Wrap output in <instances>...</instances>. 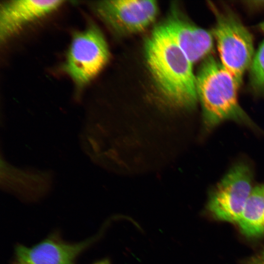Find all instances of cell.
Returning <instances> with one entry per match:
<instances>
[{"label":"cell","mask_w":264,"mask_h":264,"mask_svg":"<svg viewBox=\"0 0 264 264\" xmlns=\"http://www.w3.org/2000/svg\"><path fill=\"white\" fill-rule=\"evenodd\" d=\"M237 223L246 236L264 234V184L252 189Z\"/></svg>","instance_id":"30bf717a"},{"label":"cell","mask_w":264,"mask_h":264,"mask_svg":"<svg viewBox=\"0 0 264 264\" xmlns=\"http://www.w3.org/2000/svg\"><path fill=\"white\" fill-rule=\"evenodd\" d=\"M216 23L212 35L217 41L220 63L240 86L254 57L250 33L235 14L212 6Z\"/></svg>","instance_id":"3957f363"},{"label":"cell","mask_w":264,"mask_h":264,"mask_svg":"<svg viewBox=\"0 0 264 264\" xmlns=\"http://www.w3.org/2000/svg\"><path fill=\"white\" fill-rule=\"evenodd\" d=\"M252 173L243 162L235 165L212 191L207 208L215 218L238 223L252 190Z\"/></svg>","instance_id":"5b68a950"},{"label":"cell","mask_w":264,"mask_h":264,"mask_svg":"<svg viewBox=\"0 0 264 264\" xmlns=\"http://www.w3.org/2000/svg\"><path fill=\"white\" fill-rule=\"evenodd\" d=\"M97 15L114 32L128 35L141 32L155 20L158 6L155 0H108L94 2Z\"/></svg>","instance_id":"8992f818"},{"label":"cell","mask_w":264,"mask_h":264,"mask_svg":"<svg viewBox=\"0 0 264 264\" xmlns=\"http://www.w3.org/2000/svg\"><path fill=\"white\" fill-rule=\"evenodd\" d=\"M65 1L13 0L0 7L1 43L19 33L23 27L56 11Z\"/></svg>","instance_id":"52a82bcc"},{"label":"cell","mask_w":264,"mask_h":264,"mask_svg":"<svg viewBox=\"0 0 264 264\" xmlns=\"http://www.w3.org/2000/svg\"><path fill=\"white\" fill-rule=\"evenodd\" d=\"M109 58L103 35L96 25L90 24L73 35L63 68L75 85L82 88L103 69Z\"/></svg>","instance_id":"277c9868"},{"label":"cell","mask_w":264,"mask_h":264,"mask_svg":"<svg viewBox=\"0 0 264 264\" xmlns=\"http://www.w3.org/2000/svg\"><path fill=\"white\" fill-rule=\"evenodd\" d=\"M95 264H110V263L108 260H102L100 262H98Z\"/></svg>","instance_id":"4fadbf2b"},{"label":"cell","mask_w":264,"mask_h":264,"mask_svg":"<svg viewBox=\"0 0 264 264\" xmlns=\"http://www.w3.org/2000/svg\"><path fill=\"white\" fill-rule=\"evenodd\" d=\"M144 52L153 80L165 103L176 109L194 108L198 97L193 63L161 24L146 39Z\"/></svg>","instance_id":"6da1fadb"},{"label":"cell","mask_w":264,"mask_h":264,"mask_svg":"<svg viewBox=\"0 0 264 264\" xmlns=\"http://www.w3.org/2000/svg\"><path fill=\"white\" fill-rule=\"evenodd\" d=\"M262 27L264 29V23ZM250 66L252 86L258 91L264 92V39L255 54Z\"/></svg>","instance_id":"8fae6325"},{"label":"cell","mask_w":264,"mask_h":264,"mask_svg":"<svg viewBox=\"0 0 264 264\" xmlns=\"http://www.w3.org/2000/svg\"><path fill=\"white\" fill-rule=\"evenodd\" d=\"M250 264H264V248L251 259Z\"/></svg>","instance_id":"7c38bea8"},{"label":"cell","mask_w":264,"mask_h":264,"mask_svg":"<svg viewBox=\"0 0 264 264\" xmlns=\"http://www.w3.org/2000/svg\"><path fill=\"white\" fill-rule=\"evenodd\" d=\"M196 77L197 92L206 131H211L226 120L259 130L239 103V85L220 62L212 56L208 57L201 65Z\"/></svg>","instance_id":"7a4b0ae2"},{"label":"cell","mask_w":264,"mask_h":264,"mask_svg":"<svg viewBox=\"0 0 264 264\" xmlns=\"http://www.w3.org/2000/svg\"><path fill=\"white\" fill-rule=\"evenodd\" d=\"M92 241L68 243L50 237L31 247L19 245L15 264H73L77 256Z\"/></svg>","instance_id":"9c48e42d"},{"label":"cell","mask_w":264,"mask_h":264,"mask_svg":"<svg viewBox=\"0 0 264 264\" xmlns=\"http://www.w3.org/2000/svg\"><path fill=\"white\" fill-rule=\"evenodd\" d=\"M169 36L193 63L205 57L212 49V34L197 26L173 10L161 23Z\"/></svg>","instance_id":"ba28073f"}]
</instances>
